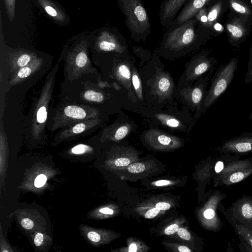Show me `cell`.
<instances>
[{
    "label": "cell",
    "instance_id": "3",
    "mask_svg": "<svg viewBox=\"0 0 252 252\" xmlns=\"http://www.w3.org/2000/svg\"><path fill=\"white\" fill-rule=\"evenodd\" d=\"M238 63L236 57L221 63L211 79V85L199 110L194 115V123L224 93L233 80Z\"/></svg>",
    "mask_w": 252,
    "mask_h": 252
},
{
    "label": "cell",
    "instance_id": "42",
    "mask_svg": "<svg viewBox=\"0 0 252 252\" xmlns=\"http://www.w3.org/2000/svg\"><path fill=\"white\" fill-rule=\"evenodd\" d=\"M155 207L160 210H167L170 208L171 205L169 203L165 202H160L156 204Z\"/></svg>",
    "mask_w": 252,
    "mask_h": 252
},
{
    "label": "cell",
    "instance_id": "17",
    "mask_svg": "<svg viewBox=\"0 0 252 252\" xmlns=\"http://www.w3.org/2000/svg\"><path fill=\"white\" fill-rule=\"evenodd\" d=\"M46 13L54 19L63 21L65 15L63 13L56 5L48 0H37Z\"/></svg>",
    "mask_w": 252,
    "mask_h": 252
},
{
    "label": "cell",
    "instance_id": "41",
    "mask_svg": "<svg viewBox=\"0 0 252 252\" xmlns=\"http://www.w3.org/2000/svg\"><path fill=\"white\" fill-rule=\"evenodd\" d=\"M43 235L41 233L38 232L34 238V243L37 247L40 246L43 241Z\"/></svg>",
    "mask_w": 252,
    "mask_h": 252
},
{
    "label": "cell",
    "instance_id": "48",
    "mask_svg": "<svg viewBox=\"0 0 252 252\" xmlns=\"http://www.w3.org/2000/svg\"><path fill=\"white\" fill-rule=\"evenodd\" d=\"M178 250L181 252H190L191 251L187 247L185 246H180L178 247Z\"/></svg>",
    "mask_w": 252,
    "mask_h": 252
},
{
    "label": "cell",
    "instance_id": "39",
    "mask_svg": "<svg viewBox=\"0 0 252 252\" xmlns=\"http://www.w3.org/2000/svg\"><path fill=\"white\" fill-rule=\"evenodd\" d=\"M33 222L29 218H24L21 220V225L26 229H31L33 227Z\"/></svg>",
    "mask_w": 252,
    "mask_h": 252
},
{
    "label": "cell",
    "instance_id": "25",
    "mask_svg": "<svg viewBox=\"0 0 252 252\" xmlns=\"http://www.w3.org/2000/svg\"><path fill=\"white\" fill-rule=\"evenodd\" d=\"M195 17L200 24L205 27L207 22V6L199 10Z\"/></svg>",
    "mask_w": 252,
    "mask_h": 252
},
{
    "label": "cell",
    "instance_id": "47",
    "mask_svg": "<svg viewBox=\"0 0 252 252\" xmlns=\"http://www.w3.org/2000/svg\"><path fill=\"white\" fill-rule=\"evenodd\" d=\"M170 183V182L168 180H161L157 181L155 182V184L156 186H163L168 185Z\"/></svg>",
    "mask_w": 252,
    "mask_h": 252
},
{
    "label": "cell",
    "instance_id": "4",
    "mask_svg": "<svg viewBox=\"0 0 252 252\" xmlns=\"http://www.w3.org/2000/svg\"><path fill=\"white\" fill-rule=\"evenodd\" d=\"M208 50H202L196 54L186 65L184 73L179 81L181 88L192 84L208 73L211 75L218 64V61L213 56L209 57Z\"/></svg>",
    "mask_w": 252,
    "mask_h": 252
},
{
    "label": "cell",
    "instance_id": "7",
    "mask_svg": "<svg viewBox=\"0 0 252 252\" xmlns=\"http://www.w3.org/2000/svg\"><path fill=\"white\" fill-rule=\"evenodd\" d=\"M145 141L152 148L157 150L168 151L180 147L181 139L161 130L150 128L144 134Z\"/></svg>",
    "mask_w": 252,
    "mask_h": 252
},
{
    "label": "cell",
    "instance_id": "38",
    "mask_svg": "<svg viewBox=\"0 0 252 252\" xmlns=\"http://www.w3.org/2000/svg\"><path fill=\"white\" fill-rule=\"evenodd\" d=\"M160 210L156 207L153 208L148 210L145 215V218L147 219H152L157 216V215L159 213Z\"/></svg>",
    "mask_w": 252,
    "mask_h": 252
},
{
    "label": "cell",
    "instance_id": "6",
    "mask_svg": "<svg viewBox=\"0 0 252 252\" xmlns=\"http://www.w3.org/2000/svg\"><path fill=\"white\" fill-rule=\"evenodd\" d=\"M210 76L201 78L194 84L185 86L178 92L183 103L197 113L200 109L207 94V88Z\"/></svg>",
    "mask_w": 252,
    "mask_h": 252
},
{
    "label": "cell",
    "instance_id": "9",
    "mask_svg": "<svg viewBox=\"0 0 252 252\" xmlns=\"http://www.w3.org/2000/svg\"><path fill=\"white\" fill-rule=\"evenodd\" d=\"M99 48L105 52H115L124 55L127 53L128 46L124 37L118 32L104 31L98 38Z\"/></svg>",
    "mask_w": 252,
    "mask_h": 252
},
{
    "label": "cell",
    "instance_id": "32",
    "mask_svg": "<svg viewBox=\"0 0 252 252\" xmlns=\"http://www.w3.org/2000/svg\"><path fill=\"white\" fill-rule=\"evenodd\" d=\"M242 213L246 218L252 217V207L249 204H245L242 207Z\"/></svg>",
    "mask_w": 252,
    "mask_h": 252
},
{
    "label": "cell",
    "instance_id": "36",
    "mask_svg": "<svg viewBox=\"0 0 252 252\" xmlns=\"http://www.w3.org/2000/svg\"><path fill=\"white\" fill-rule=\"evenodd\" d=\"M179 228L177 224L173 223L167 226L165 229L164 232L166 235H171L177 232Z\"/></svg>",
    "mask_w": 252,
    "mask_h": 252
},
{
    "label": "cell",
    "instance_id": "13",
    "mask_svg": "<svg viewBox=\"0 0 252 252\" xmlns=\"http://www.w3.org/2000/svg\"><path fill=\"white\" fill-rule=\"evenodd\" d=\"M228 9L229 0H213L212 4L207 7V22L204 28L211 31Z\"/></svg>",
    "mask_w": 252,
    "mask_h": 252
},
{
    "label": "cell",
    "instance_id": "28",
    "mask_svg": "<svg viewBox=\"0 0 252 252\" xmlns=\"http://www.w3.org/2000/svg\"><path fill=\"white\" fill-rule=\"evenodd\" d=\"M87 60L88 58L86 54L83 52H81L76 56L75 63L78 66L81 67L86 64Z\"/></svg>",
    "mask_w": 252,
    "mask_h": 252
},
{
    "label": "cell",
    "instance_id": "21",
    "mask_svg": "<svg viewBox=\"0 0 252 252\" xmlns=\"http://www.w3.org/2000/svg\"><path fill=\"white\" fill-rule=\"evenodd\" d=\"M132 158L130 152L127 149H124L122 156L118 157L114 161V165L117 167L126 166L132 162Z\"/></svg>",
    "mask_w": 252,
    "mask_h": 252
},
{
    "label": "cell",
    "instance_id": "51",
    "mask_svg": "<svg viewBox=\"0 0 252 252\" xmlns=\"http://www.w3.org/2000/svg\"><path fill=\"white\" fill-rule=\"evenodd\" d=\"M251 244H252V239L251 240Z\"/></svg>",
    "mask_w": 252,
    "mask_h": 252
},
{
    "label": "cell",
    "instance_id": "31",
    "mask_svg": "<svg viewBox=\"0 0 252 252\" xmlns=\"http://www.w3.org/2000/svg\"><path fill=\"white\" fill-rule=\"evenodd\" d=\"M31 56L28 54H23L18 58L17 60L18 65L20 67L26 65L30 61Z\"/></svg>",
    "mask_w": 252,
    "mask_h": 252
},
{
    "label": "cell",
    "instance_id": "33",
    "mask_svg": "<svg viewBox=\"0 0 252 252\" xmlns=\"http://www.w3.org/2000/svg\"><path fill=\"white\" fill-rule=\"evenodd\" d=\"M32 71L30 66L23 67L18 72L17 76L20 78H24L29 76Z\"/></svg>",
    "mask_w": 252,
    "mask_h": 252
},
{
    "label": "cell",
    "instance_id": "14",
    "mask_svg": "<svg viewBox=\"0 0 252 252\" xmlns=\"http://www.w3.org/2000/svg\"><path fill=\"white\" fill-rule=\"evenodd\" d=\"M226 148L239 153L252 150V133H244L228 141L224 145Z\"/></svg>",
    "mask_w": 252,
    "mask_h": 252
},
{
    "label": "cell",
    "instance_id": "26",
    "mask_svg": "<svg viewBox=\"0 0 252 252\" xmlns=\"http://www.w3.org/2000/svg\"><path fill=\"white\" fill-rule=\"evenodd\" d=\"M127 169L131 173H140L145 169V166L142 163L135 162L129 164Z\"/></svg>",
    "mask_w": 252,
    "mask_h": 252
},
{
    "label": "cell",
    "instance_id": "11",
    "mask_svg": "<svg viewBox=\"0 0 252 252\" xmlns=\"http://www.w3.org/2000/svg\"><path fill=\"white\" fill-rule=\"evenodd\" d=\"M213 0H189L179 13L169 28L177 27L194 17L199 10L206 6Z\"/></svg>",
    "mask_w": 252,
    "mask_h": 252
},
{
    "label": "cell",
    "instance_id": "12",
    "mask_svg": "<svg viewBox=\"0 0 252 252\" xmlns=\"http://www.w3.org/2000/svg\"><path fill=\"white\" fill-rule=\"evenodd\" d=\"M115 74L117 79L128 92V96L132 100H136L131 81V65L128 61L120 62L116 65Z\"/></svg>",
    "mask_w": 252,
    "mask_h": 252
},
{
    "label": "cell",
    "instance_id": "10",
    "mask_svg": "<svg viewBox=\"0 0 252 252\" xmlns=\"http://www.w3.org/2000/svg\"><path fill=\"white\" fill-rule=\"evenodd\" d=\"M189 0H163L159 10V21L163 28H169Z\"/></svg>",
    "mask_w": 252,
    "mask_h": 252
},
{
    "label": "cell",
    "instance_id": "46",
    "mask_svg": "<svg viewBox=\"0 0 252 252\" xmlns=\"http://www.w3.org/2000/svg\"><path fill=\"white\" fill-rule=\"evenodd\" d=\"M99 212L102 214L107 215H112L114 213V211L112 209L107 207L101 208L99 210Z\"/></svg>",
    "mask_w": 252,
    "mask_h": 252
},
{
    "label": "cell",
    "instance_id": "29",
    "mask_svg": "<svg viewBox=\"0 0 252 252\" xmlns=\"http://www.w3.org/2000/svg\"><path fill=\"white\" fill-rule=\"evenodd\" d=\"M91 148L84 144H79L71 149V152L74 154H82L91 150Z\"/></svg>",
    "mask_w": 252,
    "mask_h": 252
},
{
    "label": "cell",
    "instance_id": "2",
    "mask_svg": "<svg viewBox=\"0 0 252 252\" xmlns=\"http://www.w3.org/2000/svg\"><path fill=\"white\" fill-rule=\"evenodd\" d=\"M126 16V25L136 42L144 41L151 32L149 16L141 0H118Z\"/></svg>",
    "mask_w": 252,
    "mask_h": 252
},
{
    "label": "cell",
    "instance_id": "24",
    "mask_svg": "<svg viewBox=\"0 0 252 252\" xmlns=\"http://www.w3.org/2000/svg\"><path fill=\"white\" fill-rule=\"evenodd\" d=\"M4 0L9 19L11 21H12L15 15V0Z\"/></svg>",
    "mask_w": 252,
    "mask_h": 252
},
{
    "label": "cell",
    "instance_id": "40",
    "mask_svg": "<svg viewBox=\"0 0 252 252\" xmlns=\"http://www.w3.org/2000/svg\"><path fill=\"white\" fill-rule=\"evenodd\" d=\"M86 129V126L83 123L76 125L72 128V131L74 133H80L83 132Z\"/></svg>",
    "mask_w": 252,
    "mask_h": 252
},
{
    "label": "cell",
    "instance_id": "23",
    "mask_svg": "<svg viewBox=\"0 0 252 252\" xmlns=\"http://www.w3.org/2000/svg\"><path fill=\"white\" fill-rule=\"evenodd\" d=\"M252 82V44L250 51L249 59L248 63L247 71L246 72L245 83L248 84Z\"/></svg>",
    "mask_w": 252,
    "mask_h": 252
},
{
    "label": "cell",
    "instance_id": "27",
    "mask_svg": "<svg viewBox=\"0 0 252 252\" xmlns=\"http://www.w3.org/2000/svg\"><path fill=\"white\" fill-rule=\"evenodd\" d=\"M47 110L45 106H41L37 112L36 120L39 123H43L47 119Z\"/></svg>",
    "mask_w": 252,
    "mask_h": 252
},
{
    "label": "cell",
    "instance_id": "49",
    "mask_svg": "<svg viewBox=\"0 0 252 252\" xmlns=\"http://www.w3.org/2000/svg\"><path fill=\"white\" fill-rule=\"evenodd\" d=\"M138 247L135 243L131 244L128 247V252H136L137 251Z\"/></svg>",
    "mask_w": 252,
    "mask_h": 252
},
{
    "label": "cell",
    "instance_id": "8",
    "mask_svg": "<svg viewBox=\"0 0 252 252\" xmlns=\"http://www.w3.org/2000/svg\"><path fill=\"white\" fill-rule=\"evenodd\" d=\"M174 87L173 79L169 74L160 70L157 71L151 80V93L161 101L171 99Z\"/></svg>",
    "mask_w": 252,
    "mask_h": 252
},
{
    "label": "cell",
    "instance_id": "45",
    "mask_svg": "<svg viewBox=\"0 0 252 252\" xmlns=\"http://www.w3.org/2000/svg\"><path fill=\"white\" fill-rule=\"evenodd\" d=\"M223 168V163L220 161L217 162L215 167V171L217 173H219L222 170Z\"/></svg>",
    "mask_w": 252,
    "mask_h": 252
},
{
    "label": "cell",
    "instance_id": "16",
    "mask_svg": "<svg viewBox=\"0 0 252 252\" xmlns=\"http://www.w3.org/2000/svg\"><path fill=\"white\" fill-rule=\"evenodd\" d=\"M229 9L239 14L252 16V7L243 0H229Z\"/></svg>",
    "mask_w": 252,
    "mask_h": 252
},
{
    "label": "cell",
    "instance_id": "30",
    "mask_svg": "<svg viewBox=\"0 0 252 252\" xmlns=\"http://www.w3.org/2000/svg\"><path fill=\"white\" fill-rule=\"evenodd\" d=\"M47 177L44 174L38 175L34 181V186L39 188L43 187L46 183Z\"/></svg>",
    "mask_w": 252,
    "mask_h": 252
},
{
    "label": "cell",
    "instance_id": "20",
    "mask_svg": "<svg viewBox=\"0 0 252 252\" xmlns=\"http://www.w3.org/2000/svg\"><path fill=\"white\" fill-rule=\"evenodd\" d=\"M64 112L67 116L76 119H83L86 116L85 111L76 106L70 105L66 107Z\"/></svg>",
    "mask_w": 252,
    "mask_h": 252
},
{
    "label": "cell",
    "instance_id": "22",
    "mask_svg": "<svg viewBox=\"0 0 252 252\" xmlns=\"http://www.w3.org/2000/svg\"><path fill=\"white\" fill-rule=\"evenodd\" d=\"M85 98L90 101L101 102L104 99L102 94L94 91H88L84 94Z\"/></svg>",
    "mask_w": 252,
    "mask_h": 252
},
{
    "label": "cell",
    "instance_id": "43",
    "mask_svg": "<svg viewBox=\"0 0 252 252\" xmlns=\"http://www.w3.org/2000/svg\"><path fill=\"white\" fill-rule=\"evenodd\" d=\"M215 211L212 209H208L204 212V216L207 219H212L215 216Z\"/></svg>",
    "mask_w": 252,
    "mask_h": 252
},
{
    "label": "cell",
    "instance_id": "18",
    "mask_svg": "<svg viewBox=\"0 0 252 252\" xmlns=\"http://www.w3.org/2000/svg\"><path fill=\"white\" fill-rule=\"evenodd\" d=\"M131 81L137 98L140 101H143V95L141 78L136 68L133 65L132 66V65Z\"/></svg>",
    "mask_w": 252,
    "mask_h": 252
},
{
    "label": "cell",
    "instance_id": "1",
    "mask_svg": "<svg viewBox=\"0 0 252 252\" xmlns=\"http://www.w3.org/2000/svg\"><path fill=\"white\" fill-rule=\"evenodd\" d=\"M194 16L183 24L167 29L158 48V54L173 59L198 49L213 35Z\"/></svg>",
    "mask_w": 252,
    "mask_h": 252
},
{
    "label": "cell",
    "instance_id": "34",
    "mask_svg": "<svg viewBox=\"0 0 252 252\" xmlns=\"http://www.w3.org/2000/svg\"><path fill=\"white\" fill-rule=\"evenodd\" d=\"M177 233L179 236L184 240L188 241L191 238L189 232L184 228H179Z\"/></svg>",
    "mask_w": 252,
    "mask_h": 252
},
{
    "label": "cell",
    "instance_id": "19",
    "mask_svg": "<svg viewBox=\"0 0 252 252\" xmlns=\"http://www.w3.org/2000/svg\"><path fill=\"white\" fill-rule=\"evenodd\" d=\"M132 129V125L128 123L124 122L119 124L112 132V139L116 141L121 140L127 136Z\"/></svg>",
    "mask_w": 252,
    "mask_h": 252
},
{
    "label": "cell",
    "instance_id": "35",
    "mask_svg": "<svg viewBox=\"0 0 252 252\" xmlns=\"http://www.w3.org/2000/svg\"><path fill=\"white\" fill-rule=\"evenodd\" d=\"M87 237L91 241L97 243L101 240V236L99 233L95 231H91L88 233Z\"/></svg>",
    "mask_w": 252,
    "mask_h": 252
},
{
    "label": "cell",
    "instance_id": "5",
    "mask_svg": "<svg viewBox=\"0 0 252 252\" xmlns=\"http://www.w3.org/2000/svg\"><path fill=\"white\" fill-rule=\"evenodd\" d=\"M252 26V16L243 15L230 11L225 23L228 41L236 47L250 35Z\"/></svg>",
    "mask_w": 252,
    "mask_h": 252
},
{
    "label": "cell",
    "instance_id": "44",
    "mask_svg": "<svg viewBox=\"0 0 252 252\" xmlns=\"http://www.w3.org/2000/svg\"><path fill=\"white\" fill-rule=\"evenodd\" d=\"M224 30V28L219 22L215 23L211 30L212 32H221Z\"/></svg>",
    "mask_w": 252,
    "mask_h": 252
},
{
    "label": "cell",
    "instance_id": "15",
    "mask_svg": "<svg viewBox=\"0 0 252 252\" xmlns=\"http://www.w3.org/2000/svg\"><path fill=\"white\" fill-rule=\"evenodd\" d=\"M154 118L163 126L172 129L183 131L187 128L183 122L174 115L156 113L154 114Z\"/></svg>",
    "mask_w": 252,
    "mask_h": 252
},
{
    "label": "cell",
    "instance_id": "37",
    "mask_svg": "<svg viewBox=\"0 0 252 252\" xmlns=\"http://www.w3.org/2000/svg\"><path fill=\"white\" fill-rule=\"evenodd\" d=\"M244 178V175L242 172L234 173L230 177L229 180L231 183H237L242 181Z\"/></svg>",
    "mask_w": 252,
    "mask_h": 252
},
{
    "label": "cell",
    "instance_id": "50",
    "mask_svg": "<svg viewBox=\"0 0 252 252\" xmlns=\"http://www.w3.org/2000/svg\"><path fill=\"white\" fill-rule=\"evenodd\" d=\"M249 119L252 120V112H251L249 116Z\"/></svg>",
    "mask_w": 252,
    "mask_h": 252
}]
</instances>
